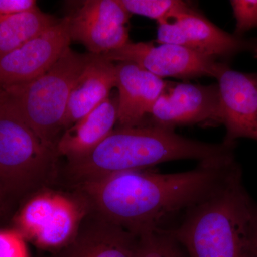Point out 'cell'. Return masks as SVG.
<instances>
[{
  "label": "cell",
  "mask_w": 257,
  "mask_h": 257,
  "mask_svg": "<svg viewBox=\"0 0 257 257\" xmlns=\"http://www.w3.org/2000/svg\"><path fill=\"white\" fill-rule=\"evenodd\" d=\"M234 152L175 174L119 172L72 186L88 210L135 236L168 231L191 208L240 173Z\"/></svg>",
  "instance_id": "obj_1"
},
{
  "label": "cell",
  "mask_w": 257,
  "mask_h": 257,
  "mask_svg": "<svg viewBox=\"0 0 257 257\" xmlns=\"http://www.w3.org/2000/svg\"><path fill=\"white\" fill-rule=\"evenodd\" d=\"M223 143L184 138L173 128L155 124L117 127L91 153L67 162L64 175L69 187L127 171L147 170L164 162L196 160L199 162L234 152Z\"/></svg>",
  "instance_id": "obj_2"
},
{
  "label": "cell",
  "mask_w": 257,
  "mask_h": 257,
  "mask_svg": "<svg viewBox=\"0 0 257 257\" xmlns=\"http://www.w3.org/2000/svg\"><path fill=\"white\" fill-rule=\"evenodd\" d=\"M241 181L240 172L167 231L187 257H248L256 204Z\"/></svg>",
  "instance_id": "obj_3"
},
{
  "label": "cell",
  "mask_w": 257,
  "mask_h": 257,
  "mask_svg": "<svg viewBox=\"0 0 257 257\" xmlns=\"http://www.w3.org/2000/svg\"><path fill=\"white\" fill-rule=\"evenodd\" d=\"M56 147L39 138L0 89V188L23 203L51 188L60 175Z\"/></svg>",
  "instance_id": "obj_4"
},
{
  "label": "cell",
  "mask_w": 257,
  "mask_h": 257,
  "mask_svg": "<svg viewBox=\"0 0 257 257\" xmlns=\"http://www.w3.org/2000/svg\"><path fill=\"white\" fill-rule=\"evenodd\" d=\"M92 54L81 55L70 47L38 78L25 84L3 88L23 119L45 143L56 147L76 79Z\"/></svg>",
  "instance_id": "obj_5"
},
{
  "label": "cell",
  "mask_w": 257,
  "mask_h": 257,
  "mask_svg": "<svg viewBox=\"0 0 257 257\" xmlns=\"http://www.w3.org/2000/svg\"><path fill=\"white\" fill-rule=\"evenodd\" d=\"M88 207L72 194L44 189L23 203L14 217V229L41 249L58 251L77 234Z\"/></svg>",
  "instance_id": "obj_6"
},
{
  "label": "cell",
  "mask_w": 257,
  "mask_h": 257,
  "mask_svg": "<svg viewBox=\"0 0 257 257\" xmlns=\"http://www.w3.org/2000/svg\"><path fill=\"white\" fill-rule=\"evenodd\" d=\"M157 23L158 44L180 45L216 60L243 52L257 58V38L224 31L185 2Z\"/></svg>",
  "instance_id": "obj_7"
},
{
  "label": "cell",
  "mask_w": 257,
  "mask_h": 257,
  "mask_svg": "<svg viewBox=\"0 0 257 257\" xmlns=\"http://www.w3.org/2000/svg\"><path fill=\"white\" fill-rule=\"evenodd\" d=\"M111 62L138 64L154 75L189 80L201 77L216 78L222 62L175 44L155 45L152 42H131L103 55Z\"/></svg>",
  "instance_id": "obj_8"
},
{
  "label": "cell",
  "mask_w": 257,
  "mask_h": 257,
  "mask_svg": "<svg viewBox=\"0 0 257 257\" xmlns=\"http://www.w3.org/2000/svg\"><path fill=\"white\" fill-rule=\"evenodd\" d=\"M68 17L71 40L92 54L104 55L128 42L130 14L120 0H87Z\"/></svg>",
  "instance_id": "obj_9"
},
{
  "label": "cell",
  "mask_w": 257,
  "mask_h": 257,
  "mask_svg": "<svg viewBox=\"0 0 257 257\" xmlns=\"http://www.w3.org/2000/svg\"><path fill=\"white\" fill-rule=\"evenodd\" d=\"M152 124L177 126L220 123V96L216 84L167 82L150 113Z\"/></svg>",
  "instance_id": "obj_10"
},
{
  "label": "cell",
  "mask_w": 257,
  "mask_h": 257,
  "mask_svg": "<svg viewBox=\"0 0 257 257\" xmlns=\"http://www.w3.org/2000/svg\"><path fill=\"white\" fill-rule=\"evenodd\" d=\"M69 17L0 57V89L25 84L46 73L71 42Z\"/></svg>",
  "instance_id": "obj_11"
},
{
  "label": "cell",
  "mask_w": 257,
  "mask_h": 257,
  "mask_svg": "<svg viewBox=\"0 0 257 257\" xmlns=\"http://www.w3.org/2000/svg\"><path fill=\"white\" fill-rule=\"evenodd\" d=\"M216 79L220 96V123L226 128L222 143L235 147L240 138L257 141V72H239L223 62Z\"/></svg>",
  "instance_id": "obj_12"
},
{
  "label": "cell",
  "mask_w": 257,
  "mask_h": 257,
  "mask_svg": "<svg viewBox=\"0 0 257 257\" xmlns=\"http://www.w3.org/2000/svg\"><path fill=\"white\" fill-rule=\"evenodd\" d=\"M118 127L143 124L167 82L133 62L116 64Z\"/></svg>",
  "instance_id": "obj_13"
},
{
  "label": "cell",
  "mask_w": 257,
  "mask_h": 257,
  "mask_svg": "<svg viewBox=\"0 0 257 257\" xmlns=\"http://www.w3.org/2000/svg\"><path fill=\"white\" fill-rule=\"evenodd\" d=\"M138 236L91 211L77 234L52 257H134Z\"/></svg>",
  "instance_id": "obj_14"
},
{
  "label": "cell",
  "mask_w": 257,
  "mask_h": 257,
  "mask_svg": "<svg viewBox=\"0 0 257 257\" xmlns=\"http://www.w3.org/2000/svg\"><path fill=\"white\" fill-rule=\"evenodd\" d=\"M116 84L114 62L103 55L92 54L90 60L76 79L69 94L62 122L64 131L107 99Z\"/></svg>",
  "instance_id": "obj_15"
},
{
  "label": "cell",
  "mask_w": 257,
  "mask_h": 257,
  "mask_svg": "<svg viewBox=\"0 0 257 257\" xmlns=\"http://www.w3.org/2000/svg\"><path fill=\"white\" fill-rule=\"evenodd\" d=\"M117 122V101L108 97L95 109L64 130L56 144L59 157L67 162L91 153L114 130Z\"/></svg>",
  "instance_id": "obj_16"
},
{
  "label": "cell",
  "mask_w": 257,
  "mask_h": 257,
  "mask_svg": "<svg viewBox=\"0 0 257 257\" xmlns=\"http://www.w3.org/2000/svg\"><path fill=\"white\" fill-rule=\"evenodd\" d=\"M58 21L40 9L0 16V57L21 47Z\"/></svg>",
  "instance_id": "obj_17"
},
{
  "label": "cell",
  "mask_w": 257,
  "mask_h": 257,
  "mask_svg": "<svg viewBox=\"0 0 257 257\" xmlns=\"http://www.w3.org/2000/svg\"><path fill=\"white\" fill-rule=\"evenodd\" d=\"M134 257H187V254L167 231H156L138 236Z\"/></svg>",
  "instance_id": "obj_18"
},
{
  "label": "cell",
  "mask_w": 257,
  "mask_h": 257,
  "mask_svg": "<svg viewBox=\"0 0 257 257\" xmlns=\"http://www.w3.org/2000/svg\"><path fill=\"white\" fill-rule=\"evenodd\" d=\"M130 15H138L157 20H163L172 11L183 4L179 0H120Z\"/></svg>",
  "instance_id": "obj_19"
},
{
  "label": "cell",
  "mask_w": 257,
  "mask_h": 257,
  "mask_svg": "<svg viewBox=\"0 0 257 257\" xmlns=\"http://www.w3.org/2000/svg\"><path fill=\"white\" fill-rule=\"evenodd\" d=\"M230 4L236 20L234 35L243 37L246 32L257 28V0H231Z\"/></svg>",
  "instance_id": "obj_20"
},
{
  "label": "cell",
  "mask_w": 257,
  "mask_h": 257,
  "mask_svg": "<svg viewBox=\"0 0 257 257\" xmlns=\"http://www.w3.org/2000/svg\"><path fill=\"white\" fill-rule=\"evenodd\" d=\"M0 257H30L27 240L14 228L0 229Z\"/></svg>",
  "instance_id": "obj_21"
},
{
  "label": "cell",
  "mask_w": 257,
  "mask_h": 257,
  "mask_svg": "<svg viewBox=\"0 0 257 257\" xmlns=\"http://www.w3.org/2000/svg\"><path fill=\"white\" fill-rule=\"evenodd\" d=\"M39 9L35 0H0V16H8Z\"/></svg>",
  "instance_id": "obj_22"
},
{
  "label": "cell",
  "mask_w": 257,
  "mask_h": 257,
  "mask_svg": "<svg viewBox=\"0 0 257 257\" xmlns=\"http://www.w3.org/2000/svg\"><path fill=\"white\" fill-rule=\"evenodd\" d=\"M248 257H257V205L253 214L252 227L248 247Z\"/></svg>",
  "instance_id": "obj_23"
},
{
  "label": "cell",
  "mask_w": 257,
  "mask_h": 257,
  "mask_svg": "<svg viewBox=\"0 0 257 257\" xmlns=\"http://www.w3.org/2000/svg\"><path fill=\"white\" fill-rule=\"evenodd\" d=\"M7 204V199L5 198L3 192L0 190V215L4 212L5 206Z\"/></svg>",
  "instance_id": "obj_24"
},
{
  "label": "cell",
  "mask_w": 257,
  "mask_h": 257,
  "mask_svg": "<svg viewBox=\"0 0 257 257\" xmlns=\"http://www.w3.org/2000/svg\"><path fill=\"white\" fill-rule=\"evenodd\" d=\"M0 190H1V188H0ZM2 191V190H1ZM5 196V195H4Z\"/></svg>",
  "instance_id": "obj_25"
}]
</instances>
